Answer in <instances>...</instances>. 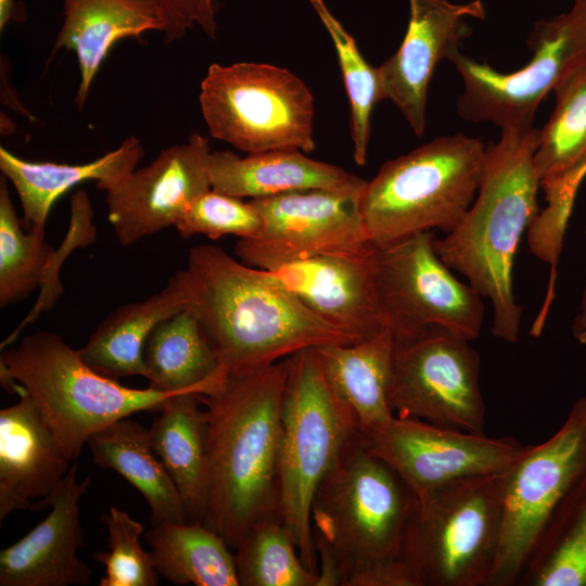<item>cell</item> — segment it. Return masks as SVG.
Instances as JSON below:
<instances>
[{
    "instance_id": "cell-1",
    "label": "cell",
    "mask_w": 586,
    "mask_h": 586,
    "mask_svg": "<svg viewBox=\"0 0 586 586\" xmlns=\"http://www.w3.org/2000/svg\"><path fill=\"white\" fill-rule=\"evenodd\" d=\"M173 277L227 374L260 370L307 347L354 344L271 271L247 266L219 246L191 247L186 268Z\"/></svg>"
},
{
    "instance_id": "cell-2",
    "label": "cell",
    "mask_w": 586,
    "mask_h": 586,
    "mask_svg": "<svg viewBox=\"0 0 586 586\" xmlns=\"http://www.w3.org/2000/svg\"><path fill=\"white\" fill-rule=\"evenodd\" d=\"M289 357L227 374L201 394L208 418L209 501L203 524L234 549L254 523L280 517L281 403Z\"/></svg>"
},
{
    "instance_id": "cell-3",
    "label": "cell",
    "mask_w": 586,
    "mask_h": 586,
    "mask_svg": "<svg viewBox=\"0 0 586 586\" xmlns=\"http://www.w3.org/2000/svg\"><path fill=\"white\" fill-rule=\"evenodd\" d=\"M539 138L533 127L501 130L487 146L476 199L453 231L433 239L440 258L489 300L492 334L507 343L519 340L523 311L513 294V262L523 232L539 213L534 166Z\"/></svg>"
},
{
    "instance_id": "cell-4",
    "label": "cell",
    "mask_w": 586,
    "mask_h": 586,
    "mask_svg": "<svg viewBox=\"0 0 586 586\" xmlns=\"http://www.w3.org/2000/svg\"><path fill=\"white\" fill-rule=\"evenodd\" d=\"M416 505L412 489L356 431L311 501L318 586H345L360 571L399 558Z\"/></svg>"
},
{
    "instance_id": "cell-5",
    "label": "cell",
    "mask_w": 586,
    "mask_h": 586,
    "mask_svg": "<svg viewBox=\"0 0 586 586\" xmlns=\"http://www.w3.org/2000/svg\"><path fill=\"white\" fill-rule=\"evenodd\" d=\"M2 386L30 397L63 454L75 461L100 429L139 411H160L179 393L131 388L86 364L55 333L37 331L1 351Z\"/></svg>"
},
{
    "instance_id": "cell-6",
    "label": "cell",
    "mask_w": 586,
    "mask_h": 586,
    "mask_svg": "<svg viewBox=\"0 0 586 586\" xmlns=\"http://www.w3.org/2000/svg\"><path fill=\"white\" fill-rule=\"evenodd\" d=\"M486 154L480 139L455 133L386 161L367 181L360 201L372 243L432 229L453 231L475 199Z\"/></svg>"
},
{
    "instance_id": "cell-7",
    "label": "cell",
    "mask_w": 586,
    "mask_h": 586,
    "mask_svg": "<svg viewBox=\"0 0 586 586\" xmlns=\"http://www.w3.org/2000/svg\"><path fill=\"white\" fill-rule=\"evenodd\" d=\"M507 470L457 480L417 497L399 558L418 586H489Z\"/></svg>"
},
{
    "instance_id": "cell-8",
    "label": "cell",
    "mask_w": 586,
    "mask_h": 586,
    "mask_svg": "<svg viewBox=\"0 0 586 586\" xmlns=\"http://www.w3.org/2000/svg\"><path fill=\"white\" fill-rule=\"evenodd\" d=\"M358 420L327 381L316 347L289 356L281 403L280 513L303 563L318 573L310 523L315 492Z\"/></svg>"
},
{
    "instance_id": "cell-9",
    "label": "cell",
    "mask_w": 586,
    "mask_h": 586,
    "mask_svg": "<svg viewBox=\"0 0 586 586\" xmlns=\"http://www.w3.org/2000/svg\"><path fill=\"white\" fill-rule=\"evenodd\" d=\"M200 103L211 136L249 154L315 149L313 94L285 68L214 63L201 84Z\"/></svg>"
},
{
    "instance_id": "cell-10",
    "label": "cell",
    "mask_w": 586,
    "mask_h": 586,
    "mask_svg": "<svg viewBox=\"0 0 586 586\" xmlns=\"http://www.w3.org/2000/svg\"><path fill=\"white\" fill-rule=\"evenodd\" d=\"M532 60L512 73H500L454 51L448 60L463 80L457 100L462 119L504 129H528L543 99L586 63V0L557 16L539 20L527 39Z\"/></svg>"
},
{
    "instance_id": "cell-11",
    "label": "cell",
    "mask_w": 586,
    "mask_h": 586,
    "mask_svg": "<svg viewBox=\"0 0 586 586\" xmlns=\"http://www.w3.org/2000/svg\"><path fill=\"white\" fill-rule=\"evenodd\" d=\"M586 473V396L547 441L526 446L506 471L502 524L489 586L518 585L551 514Z\"/></svg>"
},
{
    "instance_id": "cell-12",
    "label": "cell",
    "mask_w": 586,
    "mask_h": 586,
    "mask_svg": "<svg viewBox=\"0 0 586 586\" xmlns=\"http://www.w3.org/2000/svg\"><path fill=\"white\" fill-rule=\"evenodd\" d=\"M469 342L438 326L394 337L388 396L394 413L483 434L480 357Z\"/></svg>"
},
{
    "instance_id": "cell-13",
    "label": "cell",
    "mask_w": 586,
    "mask_h": 586,
    "mask_svg": "<svg viewBox=\"0 0 586 586\" xmlns=\"http://www.w3.org/2000/svg\"><path fill=\"white\" fill-rule=\"evenodd\" d=\"M434 237L426 231L374 245L372 267L386 327L394 337L438 326L475 340L484 318L482 296L453 276L434 250Z\"/></svg>"
},
{
    "instance_id": "cell-14",
    "label": "cell",
    "mask_w": 586,
    "mask_h": 586,
    "mask_svg": "<svg viewBox=\"0 0 586 586\" xmlns=\"http://www.w3.org/2000/svg\"><path fill=\"white\" fill-rule=\"evenodd\" d=\"M367 181L340 189H311L253 199L263 227L240 239L234 253L243 264L273 270L320 255L357 253L373 245L361 213Z\"/></svg>"
},
{
    "instance_id": "cell-15",
    "label": "cell",
    "mask_w": 586,
    "mask_h": 586,
    "mask_svg": "<svg viewBox=\"0 0 586 586\" xmlns=\"http://www.w3.org/2000/svg\"><path fill=\"white\" fill-rule=\"evenodd\" d=\"M361 433L417 497L457 480L502 472L526 448L511 437L494 438L396 415Z\"/></svg>"
},
{
    "instance_id": "cell-16",
    "label": "cell",
    "mask_w": 586,
    "mask_h": 586,
    "mask_svg": "<svg viewBox=\"0 0 586 586\" xmlns=\"http://www.w3.org/2000/svg\"><path fill=\"white\" fill-rule=\"evenodd\" d=\"M211 152L207 138L192 133L105 191L107 219L120 245L175 227L190 204L212 189Z\"/></svg>"
},
{
    "instance_id": "cell-17",
    "label": "cell",
    "mask_w": 586,
    "mask_h": 586,
    "mask_svg": "<svg viewBox=\"0 0 586 586\" xmlns=\"http://www.w3.org/2000/svg\"><path fill=\"white\" fill-rule=\"evenodd\" d=\"M409 23L404 40L391 58L377 67L381 99L391 100L413 133L425 131L426 92L436 65L459 49L470 33V18L484 20L481 0H408Z\"/></svg>"
},
{
    "instance_id": "cell-18",
    "label": "cell",
    "mask_w": 586,
    "mask_h": 586,
    "mask_svg": "<svg viewBox=\"0 0 586 586\" xmlns=\"http://www.w3.org/2000/svg\"><path fill=\"white\" fill-rule=\"evenodd\" d=\"M91 477L77 481L76 460L48 498L31 510L50 508L48 515L28 534L0 552V586H84L93 575L77 551L85 531L79 520V500Z\"/></svg>"
},
{
    "instance_id": "cell-19",
    "label": "cell",
    "mask_w": 586,
    "mask_h": 586,
    "mask_svg": "<svg viewBox=\"0 0 586 586\" xmlns=\"http://www.w3.org/2000/svg\"><path fill=\"white\" fill-rule=\"evenodd\" d=\"M373 247L320 255L269 271L310 311L358 343L387 329L374 280Z\"/></svg>"
},
{
    "instance_id": "cell-20",
    "label": "cell",
    "mask_w": 586,
    "mask_h": 586,
    "mask_svg": "<svg viewBox=\"0 0 586 586\" xmlns=\"http://www.w3.org/2000/svg\"><path fill=\"white\" fill-rule=\"evenodd\" d=\"M0 410V522L50 497L69 470L36 405L24 393Z\"/></svg>"
},
{
    "instance_id": "cell-21",
    "label": "cell",
    "mask_w": 586,
    "mask_h": 586,
    "mask_svg": "<svg viewBox=\"0 0 586 586\" xmlns=\"http://www.w3.org/2000/svg\"><path fill=\"white\" fill-rule=\"evenodd\" d=\"M164 27L157 0H63V23L50 59L61 49L75 51L80 72L76 106L84 107L103 60L117 41Z\"/></svg>"
},
{
    "instance_id": "cell-22",
    "label": "cell",
    "mask_w": 586,
    "mask_h": 586,
    "mask_svg": "<svg viewBox=\"0 0 586 586\" xmlns=\"http://www.w3.org/2000/svg\"><path fill=\"white\" fill-rule=\"evenodd\" d=\"M149 432L189 521L203 522L209 501V456L208 418L201 394L183 392L168 397Z\"/></svg>"
},
{
    "instance_id": "cell-23",
    "label": "cell",
    "mask_w": 586,
    "mask_h": 586,
    "mask_svg": "<svg viewBox=\"0 0 586 586\" xmlns=\"http://www.w3.org/2000/svg\"><path fill=\"white\" fill-rule=\"evenodd\" d=\"M302 152L281 149L241 157L228 150L212 151L208 160L211 187L220 193L253 200L294 191L340 189L360 179Z\"/></svg>"
},
{
    "instance_id": "cell-24",
    "label": "cell",
    "mask_w": 586,
    "mask_h": 586,
    "mask_svg": "<svg viewBox=\"0 0 586 586\" xmlns=\"http://www.w3.org/2000/svg\"><path fill=\"white\" fill-rule=\"evenodd\" d=\"M144 155L141 142L127 138L116 150L86 164L28 162L0 148V170L14 186L26 230L44 231L54 202L73 187L94 180L106 191L136 169Z\"/></svg>"
},
{
    "instance_id": "cell-25",
    "label": "cell",
    "mask_w": 586,
    "mask_h": 586,
    "mask_svg": "<svg viewBox=\"0 0 586 586\" xmlns=\"http://www.w3.org/2000/svg\"><path fill=\"white\" fill-rule=\"evenodd\" d=\"M144 378L154 390L206 395L227 377L194 314L183 308L161 321L143 349Z\"/></svg>"
},
{
    "instance_id": "cell-26",
    "label": "cell",
    "mask_w": 586,
    "mask_h": 586,
    "mask_svg": "<svg viewBox=\"0 0 586 586\" xmlns=\"http://www.w3.org/2000/svg\"><path fill=\"white\" fill-rule=\"evenodd\" d=\"M94 463L117 472L146 500L150 524L189 521L182 499L152 446L149 429L123 418L87 441Z\"/></svg>"
},
{
    "instance_id": "cell-27",
    "label": "cell",
    "mask_w": 586,
    "mask_h": 586,
    "mask_svg": "<svg viewBox=\"0 0 586 586\" xmlns=\"http://www.w3.org/2000/svg\"><path fill=\"white\" fill-rule=\"evenodd\" d=\"M393 345L394 335L384 329L358 343L316 347L327 381L354 411L360 431L395 416L388 399Z\"/></svg>"
},
{
    "instance_id": "cell-28",
    "label": "cell",
    "mask_w": 586,
    "mask_h": 586,
    "mask_svg": "<svg viewBox=\"0 0 586 586\" xmlns=\"http://www.w3.org/2000/svg\"><path fill=\"white\" fill-rule=\"evenodd\" d=\"M183 308L180 289L170 277L162 291L113 310L77 351L86 364L106 377H144L143 349L150 333Z\"/></svg>"
},
{
    "instance_id": "cell-29",
    "label": "cell",
    "mask_w": 586,
    "mask_h": 586,
    "mask_svg": "<svg viewBox=\"0 0 586 586\" xmlns=\"http://www.w3.org/2000/svg\"><path fill=\"white\" fill-rule=\"evenodd\" d=\"M160 576L175 585L239 586L234 555L202 522H163L144 532Z\"/></svg>"
},
{
    "instance_id": "cell-30",
    "label": "cell",
    "mask_w": 586,
    "mask_h": 586,
    "mask_svg": "<svg viewBox=\"0 0 586 586\" xmlns=\"http://www.w3.org/2000/svg\"><path fill=\"white\" fill-rule=\"evenodd\" d=\"M518 585L586 586V473L551 514Z\"/></svg>"
},
{
    "instance_id": "cell-31",
    "label": "cell",
    "mask_w": 586,
    "mask_h": 586,
    "mask_svg": "<svg viewBox=\"0 0 586 586\" xmlns=\"http://www.w3.org/2000/svg\"><path fill=\"white\" fill-rule=\"evenodd\" d=\"M556 105L540 129L534 166L542 184L557 181L586 162V63L553 90Z\"/></svg>"
},
{
    "instance_id": "cell-32",
    "label": "cell",
    "mask_w": 586,
    "mask_h": 586,
    "mask_svg": "<svg viewBox=\"0 0 586 586\" xmlns=\"http://www.w3.org/2000/svg\"><path fill=\"white\" fill-rule=\"evenodd\" d=\"M234 550L239 586H318V573L303 563L280 517L251 525Z\"/></svg>"
},
{
    "instance_id": "cell-33",
    "label": "cell",
    "mask_w": 586,
    "mask_h": 586,
    "mask_svg": "<svg viewBox=\"0 0 586 586\" xmlns=\"http://www.w3.org/2000/svg\"><path fill=\"white\" fill-rule=\"evenodd\" d=\"M54 254L44 231L26 230L4 178L0 180V306L26 298L41 285Z\"/></svg>"
},
{
    "instance_id": "cell-34",
    "label": "cell",
    "mask_w": 586,
    "mask_h": 586,
    "mask_svg": "<svg viewBox=\"0 0 586 586\" xmlns=\"http://www.w3.org/2000/svg\"><path fill=\"white\" fill-rule=\"evenodd\" d=\"M309 1L335 47L351 105L353 157L357 165L362 166L366 164L370 140L372 110L374 104L382 100L378 71L366 62L354 37L330 12L324 1Z\"/></svg>"
},
{
    "instance_id": "cell-35",
    "label": "cell",
    "mask_w": 586,
    "mask_h": 586,
    "mask_svg": "<svg viewBox=\"0 0 586 586\" xmlns=\"http://www.w3.org/2000/svg\"><path fill=\"white\" fill-rule=\"evenodd\" d=\"M106 526L109 550L93 553V558L105 568L100 586H156L158 573L152 555L140 544L143 525L126 511L111 507L102 515Z\"/></svg>"
},
{
    "instance_id": "cell-36",
    "label": "cell",
    "mask_w": 586,
    "mask_h": 586,
    "mask_svg": "<svg viewBox=\"0 0 586 586\" xmlns=\"http://www.w3.org/2000/svg\"><path fill=\"white\" fill-rule=\"evenodd\" d=\"M262 227V217L250 201L243 202L213 189L195 199L175 225L184 239L202 234L211 240L224 235L254 238Z\"/></svg>"
},
{
    "instance_id": "cell-37",
    "label": "cell",
    "mask_w": 586,
    "mask_h": 586,
    "mask_svg": "<svg viewBox=\"0 0 586 586\" xmlns=\"http://www.w3.org/2000/svg\"><path fill=\"white\" fill-rule=\"evenodd\" d=\"M164 17V41L170 43L184 37L198 25L209 38L217 35L216 0H157Z\"/></svg>"
},
{
    "instance_id": "cell-38",
    "label": "cell",
    "mask_w": 586,
    "mask_h": 586,
    "mask_svg": "<svg viewBox=\"0 0 586 586\" xmlns=\"http://www.w3.org/2000/svg\"><path fill=\"white\" fill-rule=\"evenodd\" d=\"M586 177V162L575 171L548 184L549 190L557 196L575 201L576 192Z\"/></svg>"
},
{
    "instance_id": "cell-39",
    "label": "cell",
    "mask_w": 586,
    "mask_h": 586,
    "mask_svg": "<svg viewBox=\"0 0 586 586\" xmlns=\"http://www.w3.org/2000/svg\"><path fill=\"white\" fill-rule=\"evenodd\" d=\"M26 18V11L23 4L16 0H0V30L7 27V25L14 22H24Z\"/></svg>"
},
{
    "instance_id": "cell-40",
    "label": "cell",
    "mask_w": 586,
    "mask_h": 586,
    "mask_svg": "<svg viewBox=\"0 0 586 586\" xmlns=\"http://www.w3.org/2000/svg\"><path fill=\"white\" fill-rule=\"evenodd\" d=\"M572 332L581 344L586 345V288L582 296L581 311L574 319Z\"/></svg>"
}]
</instances>
